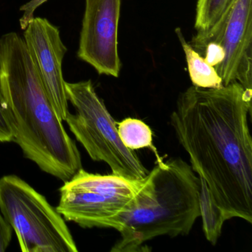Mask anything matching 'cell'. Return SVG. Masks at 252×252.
<instances>
[{"label":"cell","instance_id":"cell-9","mask_svg":"<svg viewBox=\"0 0 252 252\" xmlns=\"http://www.w3.org/2000/svg\"><path fill=\"white\" fill-rule=\"evenodd\" d=\"M23 36L47 95L64 122L70 113L63 73V60L67 48L62 40L60 29L47 19L34 17L25 29Z\"/></svg>","mask_w":252,"mask_h":252},{"label":"cell","instance_id":"cell-1","mask_svg":"<svg viewBox=\"0 0 252 252\" xmlns=\"http://www.w3.org/2000/svg\"><path fill=\"white\" fill-rule=\"evenodd\" d=\"M252 91L238 82L181 93L170 116L194 172L204 180L225 220L252 222Z\"/></svg>","mask_w":252,"mask_h":252},{"label":"cell","instance_id":"cell-16","mask_svg":"<svg viewBox=\"0 0 252 252\" xmlns=\"http://www.w3.org/2000/svg\"><path fill=\"white\" fill-rule=\"evenodd\" d=\"M12 227L0 212V252L8 249L12 237Z\"/></svg>","mask_w":252,"mask_h":252},{"label":"cell","instance_id":"cell-7","mask_svg":"<svg viewBox=\"0 0 252 252\" xmlns=\"http://www.w3.org/2000/svg\"><path fill=\"white\" fill-rule=\"evenodd\" d=\"M189 44L199 54L209 44L220 45L224 58L215 68L222 85L238 82L252 91V0H234L216 24L197 32Z\"/></svg>","mask_w":252,"mask_h":252},{"label":"cell","instance_id":"cell-11","mask_svg":"<svg viewBox=\"0 0 252 252\" xmlns=\"http://www.w3.org/2000/svg\"><path fill=\"white\" fill-rule=\"evenodd\" d=\"M200 178V177H199ZM200 211L203 221V230L206 240L215 245L222 233L224 222L226 221L222 211L214 201L213 197L204 180L200 178Z\"/></svg>","mask_w":252,"mask_h":252},{"label":"cell","instance_id":"cell-5","mask_svg":"<svg viewBox=\"0 0 252 252\" xmlns=\"http://www.w3.org/2000/svg\"><path fill=\"white\" fill-rule=\"evenodd\" d=\"M68 101L75 109L65 122L92 160L104 162L112 174L133 180L146 178L150 171L134 150L125 147L118 133L117 122L95 92L91 80L66 82Z\"/></svg>","mask_w":252,"mask_h":252},{"label":"cell","instance_id":"cell-15","mask_svg":"<svg viewBox=\"0 0 252 252\" xmlns=\"http://www.w3.org/2000/svg\"><path fill=\"white\" fill-rule=\"evenodd\" d=\"M48 1V0H30L27 3L20 7V11L23 12V15L20 19L22 30L24 31L29 23L34 18V13L36 9Z\"/></svg>","mask_w":252,"mask_h":252},{"label":"cell","instance_id":"cell-13","mask_svg":"<svg viewBox=\"0 0 252 252\" xmlns=\"http://www.w3.org/2000/svg\"><path fill=\"white\" fill-rule=\"evenodd\" d=\"M234 0H198L194 28L203 32L212 28L225 14Z\"/></svg>","mask_w":252,"mask_h":252},{"label":"cell","instance_id":"cell-12","mask_svg":"<svg viewBox=\"0 0 252 252\" xmlns=\"http://www.w3.org/2000/svg\"><path fill=\"white\" fill-rule=\"evenodd\" d=\"M117 125L119 138L125 147L131 150L149 148L158 156L153 144V132L147 124L139 119L127 118Z\"/></svg>","mask_w":252,"mask_h":252},{"label":"cell","instance_id":"cell-10","mask_svg":"<svg viewBox=\"0 0 252 252\" xmlns=\"http://www.w3.org/2000/svg\"><path fill=\"white\" fill-rule=\"evenodd\" d=\"M175 33L185 54L189 73L193 86L204 89L220 88L223 86L222 79L217 73L215 67L209 64L204 57H202L187 42L181 29H175Z\"/></svg>","mask_w":252,"mask_h":252},{"label":"cell","instance_id":"cell-8","mask_svg":"<svg viewBox=\"0 0 252 252\" xmlns=\"http://www.w3.org/2000/svg\"><path fill=\"white\" fill-rule=\"evenodd\" d=\"M121 0H85L77 56L99 75L118 78L121 71L118 29Z\"/></svg>","mask_w":252,"mask_h":252},{"label":"cell","instance_id":"cell-14","mask_svg":"<svg viewBox=\"0 0 252 252\" xmlns=\"http://www.w3.org/2000/svg\"><path fill=\"white\" fill-rule=\"evenodd\" d=\"M14 141V134L7 116L5 101L0 82V142H11Z\"/></svg>","mask_w":252,"mask_h":252},{"label":"cell","instance_id":"cell-3","mask_svg":"<svg viewBox=\"0 0 252 252\" xmlns=\"http://www.w3.org/2000/svg\"><path fill=\"white\" fill-rule=\"evenodd\" d=\"M151 194L121 220L112 252H147L145 243L162 236L187 235L200 217V181L185 160H158Z\"/></svg>","mask_w":252,"mask_h":252},{"label":"cell","instance_id":"cell-2","mask_svg":"<svg viewBox=\"0 0 252 252\" xmlns=\"http://www.w3.org/2000/svg\"><path fill=\"white\" fill-rule=\"evenodd\" d=\"M0 82L7 116L25 157L63 182L82 168L81 155L51 104L24 39H0Z\"/></svg>","mask_w":252,"mask_h":252},{"label":"cell","instance_id":"cell-6","mask_svg":"<svg viewBox=\"0 0 252 252\" xmlns=\"http://www.w3.org/2000/svg\"><path fill=\"white\" fill-rule=\"evenodd\" d=\"M0 212L15 231L22 252H78L57 208L17 175L0 178Z\"/></svg>","mask_w":252,"mask_h":252},{"label":"cell","instance_id":"cell-4","mask_svg":"<svg viewBox=\"0 0 252 252\" xmlns=\"http://www.w3.org/2000/svg\"><path fill=\"white\" fill-rule=\"evenodd\" d=\"M153 189V174L133 180L81 169L60 189L57 210L64 220L85 228L117 230L121 220L147 198Z\"/></svg>","mask_w":252,"mask_h":252}]
</instances>
